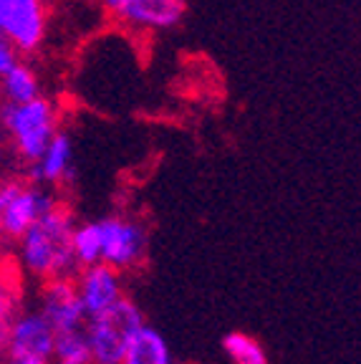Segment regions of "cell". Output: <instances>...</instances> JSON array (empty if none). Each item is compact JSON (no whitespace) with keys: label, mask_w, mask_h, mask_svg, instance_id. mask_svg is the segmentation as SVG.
Listing matches in <instances>:
<instances>
[{"label":"cell","mask_w":361,"mask_h":364,"mask_svg":"<svg viewBox=\"0 0 361 364\" xmlns=\"http://www.w3.org/2000/svg\"><path fill=\"white\" fill-rule=\"evenodd\" d=\"M74 213L66 205L56 203L43 218L21 235V256L23 271L38 281L61 279L76 271L74 253H71V233H74Z\"/></svg>","instance_id":"6da1fadb"},{"label":"cell","mask_w":361,"mask_h":364,"mask_svg":"<svg viewBox=\"0 0 361 364\" xmlns=\"http://www.w3.org/2000/svg\"><path fill=\"white\" fill-rule=\"evenodd\" d=\"M56 124V107L43 97H36L23 104L6 102L0 107V127L8 134L13 152L23 165H33L45 152L51 136L58 129Z\"/></svg>","instance_id":"7a4b0ae2"},{"label":"cell","mask_w":361,"mask_h":364,"mask_svg":"<svg viewBox=\"0 0 361 364\" xmlns=\"http://www.w3.org/2000/svg\"><path fill=\"white\" fill-rule=\"evenodd\" d=\"M144 324V314L131 301L129 296H122L107 311L89 316L84 331L89 339L91 362L94 364H122L126 354L131 334Z\"/></svg>","instance_id":"3957f363"},{"label":"cell","mask_w":361,"mask_h":364,"mask_svg":"<svg viewBox=\"0 0 361 364\" xmlns=\"http://www.w3.org/2000/svg\"><path fill=\"white\" fill-rule=\"evenodd\" d=\"M96 223L102 233V261L122 273L141 268L149 250L147 225L131 215H104Z\"/></svg>","instance_id":"277c9868"},{"label":"cell","mask_w":361,"mask_h":364,"mask_svg":"<svg viewBox=\"0 0 361 364\" xmlns=\"http://www.w3.org/2000/svg\"><path fill=\"white\" fill-rule=\"evenodd\" d=\"M99 6L114 23L141 33L175 31L187 16V0H99Z\"/></svg>","instance_id":"5b68a950"},{"label":"cell","mask_w":361,"mask_h":364,"mask_svg":"<svg viewBox=\"0 0 361 364\" xmlns=\"http://www.w3.org/2000/svg\"><path fill=\"white\" fill-rule=\"evenodd\" d=\"M6 208H3V235L21 238L38 218H43L58 203L51 190L38 185H21V182H3Z\"/></svg>","instance_id":"8992f818"},{"label":"cell","mask_w":361,"mask_h":364,"mask_svg":"<svg viewBox=\"0 0 361 364\" xmlns=\"http://www.w3.org/2000/svg\"><path fill=\"white\" fill-rule=\"evenodd\" d=\"M53 344H56V329L41 309H26V311L13 314L6 331L8 354L51 359Z\"/></svg>","instance_id":"52a82bcc"},{"label":"cell","mask_w":361,"mask_h":364,"mask_svg":"<svg viewBox=\"0 0 361 364\" xmlns=\"http://www.w3.org/2000/svg\"><path fill=\"white\" fill-rule=\"evenodd\" d=\"M41 311L51 321L56 334L58 331L84 329L86 321H89L79 289H76V281H71L68 276L45 281L43 291H41Z\"/></svg>","instance_id":"ba28073f"},{"label":"cell","mask_w":361,"mask_h":364,"mask_svg":"<svg viewBox=\"0 0 361 364\" xmlns=\"http://www.w3.org/2000/svg\"><path fill=\"white\" fill-rule=\"evenodd\" d=\"M76 289H79L86 316H96V314L107 311L109 306H114L124 296L122 271H117V268H112L104 261L94 263V266L79 268Z\"/></svg>","instance_id":"9c48e42d"},{"label":"cell","mask_w":361,"mask_h":364,"mask_svg":"<svg viewBox=\"0 0 361 364\" xmlns=\"http://www.w3.org/2000/svg\"><path fill=\"white\" fill-rule=\"evenodd\" d=\"M3 36L13 43L16 51L33 53L45 38V11L43 0H13Z\"/></svg>","instance_id":"30bf717a"},{"label":"cell","mask_w":361,"mask_h":364,"mask_svg":"<svg viewBox=\"0 0 361 364\" xmlns=\"http://www.w3.org/2000/svg\"><path fill=\"white\" fill-rule=\"evenodd\" d=\"M28 175L38 185H61L74 177V142L68 132L56 129L45 152L28 165Z\"/></svg>","instance_id":"8fae6325"},{"label":"cell","mask_w":361,"mask_h":364,"mask_svg":"<svg viewBox=\"0 0 361 364\" xmlns=\"http://www.w3.org/2000/svg\"><path fill=\"white\" fill-rule=\"evenodd\" d=\"M122 364H175L172 349L162 334L147 321L131 334Z\"/></svg>","instance_id":"7c38bea8"},{"label":"cell","mask_w":361,"mask_h":364,"mask_svg":"<svg viewBox=\"0 0 361 364\" xmlns=\"http://www.w3.org/2000/svg\"><path fill=\"white\" fill-rule=\"evenodd\" d=\"M3 81V94H6V102L13 104H23L31 102V99L41 97V84L36 71L28 66V63L16 61L6 74L0 76Z\"/></svg>","instance_id":"4fadbf2b"},{"label":"cell","mask_w":361,"mask_h":364,"mask_svg":"<svg viewBox=\"0 0 361 364\" xmlns=\"http://www.w3.org/2000/svg\"><path fill=\"white\" fill-rule=\"evenodd\" d=\"M71 253H74L76 268L94 266L102 263V233H99V223H76L74 233H71Z\"/></svg>","instance_id":"5bb4252c"},{"label":"cell","mask_w":361,"mask_h":364,"mask_svg":"<svg viewBox=\"0 0 361 364\" xmlns=\"http://www.w3.org/2000/svg\"><path fill=\"white\" fill-rule=\"evenodd\" d=\"M222 352L232 364H271L266 347L245 331H230L222 336Z\"/></svg>","instance_id":"9a60e30c"},{"label":"cell","mask_w":361,"mask_h":364,"mask_svg":"<svg viewBox=\"0 0 361 364\" xmlns=\"http://www.w3.org/2000/svg\"><path fill=\"white\" fill-rule=\"evenodd\" d=\"M53 364H94L91 362V349L89 339H86L84 329H71V331H58L56 344L51 352Z\"/></svg>","instance_id":"2e32d148"},{"label":"cell","mask_w":361,"mask_h":364,"mask_svg":"<svg viewBox=\"0 0 361 364\" xmlns=\"http://www.w3.org/2000/svg\"><path fill=\"white\" fill-rule=\"evenodd\" d=\"M11 318H13V294H11V286L0 276V347L6 344V331L8 324H11Z\"/></svg>","instance_id":"e0dca14e"},{"label":"cell","mask_w":361,"mask_h":364,"mask_svg":"<svg viewBox=\"0 0 361 364\" xmlns=\"http://www.w3.org/2000/svg\"><path fill=\"white\" fill-rule=\"evenodd\" d=\"M16 61H18V58H16V48H13V43L0 36V76L6 74L8 68H11Z\"/></svg>","instance_id":"ac0fdd59"},{"label":"cell","mask_w":361,"mask_h":364,"mask_svg":"<svg viewBox=\"0 0 361 364\" xmlns=\"http://www.w3.org/2000/svg\"><path fill=\"white\" fill-rule=\"evenodd\" d=\"M8 364H53L48 357H21V354H11Z\"/></svg>","instance_id":"d6986e66"},{"label":"cell","mask_w":361,"mask_h":364,"mask_svg":"<svg viewBox=\"0 0 361 364\" xmlns=\"http://www.w3.org/2000/svg\"><path fill=\"white\" fill-rule=\"evenodd\" d=\"M11 3L13 0H0V33H3V26L8 21V13H11Z\"/></svg>","instance_id":"ffe728a7"},{"label":"cell","mask_w":361,"mask_h":364,"mask_svg":"<svg viewBox=\"0 0 361 364\" xmlns=\"http://www.w3.org/2000/svg\"><path fill=\"white\" fill-rule=\"evenodd\" d=\"M3 208H6V193H3V185H0V235H3Z\"/></svg>","instance_id":"44dd1931"},{"label":"cell","mask_w":361,"mask_h":364,"mask_svg":"<svg viewBox=\"0 0 361 364\" xmlns=\"http://www.w3.org/2000/svg\"><path fill=\"white\" fill-rule=\"evenodd\" d=\"M3 162H6V147L0 144V167H3Z\"/></svg>","instance_id":"7402d4cb"}]
</instances>
